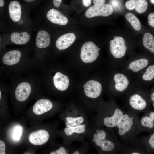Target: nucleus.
I'll use <instances>...</instances> for the list:
<instances>
[{
    "label": "nucleus",
    "instance_id": "nucleus-1",
    "mask_svg": "<svg viewBox=\"0 0 154 154\" xmlns=\"http://www.w3.org/2000/svg\"><path fill=\"white\" fill-rule=\"evenodd\" d=\"M8 78V93L17 102H24L31 97L40 96L44 93L39 75L32 74Z\"/></svg>",
    "mask_w": 154,
    "mask_h": 154
},
{
    "label": "nucleus",
    "instance_id": "nucleus-2",
    "mask_svg": "<svg viewBox=\"0 0 154 154\" xmlns=\"http://www.w3.org/2000/svg\"><path fill=\"white\" fill-rule=\"evenodd\" d=\"M86 137L98 154H112L119 152L121 143L114 129L90 125Z\"/></svg>",
    "mask_w": 154,
    "mask_h": 154
},
{
    "label": "nucleus",
    "instance_id": "nucleus-3",
    "mask_svg": "<svg viewBox=\"0 0 154 154\" xmlns=\"http://www.w3.org/2000/svg\"><path fill=\"white\" fill-rule=\"evenodd\" d=\"M77 112L72 111L64 116L65 127L62 132L65 144L82 142L86 137L90 125L88 118L84 113Z\"/></svg>",
    "mask_w": 154,
    "mask_h": 154
},
{
    "label": "nucleus",
    "instance_id": "nucleus-4",
    "mask_svg": "<svg viewBox=\"0 0 154 154\" xmlns=\"http://www.w3.org/2000/svg\"><path fill=\"white\" fill-rule=\"evenodd\" d=\"M115 129L122 143L125 145L135 143L138 135L143 132L138 114L128 110L120 119Z\"/></svg>",
    "mask_w": 154,
    "mask_h": 154
},
{
    "label": "nucleus",
    "instance_id": "nucleus-5",
    "mask_svg": "<svg viewBox=\"0 0 154 154\" xmlns=\"http://www.w3.org/2000/svg\"><path fill=\"white\" fill-rule=\"evenodd\" d=\"M99 106V112L92 118L93 123L96 125L115 129L117 125L125 113L114 99L108 102H103Z\"/></svg>",
    "mask_w": 154,
    "mask_h": 154
},
{
    "label": "nucleus",
    "instance_id": "nucleus-6",
    "mask_svg": "<svg viewBox=\"0 0 154 154\" xmlns=\"http://www.w3.org/2000/svg\"><path fill=\"white\" fill-rule=\"evenodd\" d=\"M125 101L128 110L138 114L150 109L149 91L135 82L125 95Z\"/></svg>",
    "mask_w": 154,
    "mask_h": 154
},
{
    "label": "nucleus",
    "instance_id": "nucleus-7",
    "mask_svg": "<svg viewBox=\"0 0 154 154\" xmlns=\"http://www.w3.org/2000/svg\"><path fill=\"white\" fill-rule=\"evenodd\" d=\"M112 76L114 95L118 97L125 96L135 83L134 77L119 69L115 70Z\"/></svg>",
    "mask_w": 154,
    "mask_h": 154
},
{
    "label": "nucleus",
    "instance_id": "nucleus-8",
    "mask_svg": "<svg viewBox=\"0 0 154 154\" xmlns=\"http://www.w3.org/2000/svg\"><path fill=\"white\" fill-rule=\"evenodd\" d=\"M100 49L93 42H85L81 49L80 58L85 63L92 62L95 61L99 55Z\"/></svg>",
    "mask_w": 154,
    "mask_h": 154
},
{
    "label": "nucleus",
    "instance_id": "nucleus-9",
    "mask_svg": "<svg viewBox=\"0 0 154 154\" xmlns=\"http://www.w3.org/2000/svg\"><path fill=\"white\" fill-rule=\"evenodd\" d=\"M149 64V61L147 59L139 58L122 66L119 70L134 77L145 69Z\"/></svg>",
    "mask_w": 154,
    "mask_h": 154
},
{
    "label": "nucleus",
    "instance_id": "nucleus-10",
    "mask_svg": "<svg viewBox=\"0 0 154 154\" xmlns=\"http://www.w3.org/2000/svg\"><path fill=\"white\" fill-rule=\"evenodd\" d=\"M134 78L135 83L144 88L154 84V64L149 65Z\"/></svg>",
    "mask_w": 154,
    "mask_h": 154
},
{
    "label": "nucleus",
    "instance_id": "nucleus-11",
    "mask_svg": "<svg viewBox=\"0 0 154 154\" xmlns=\"http://www.w3.org/2000/svg\"><path fill=\"white\" fill-rule=\"evenodd\" d=\"M109 43L110 50L112 54L117 59L123 58L125 55L127 47L124 38L120 36H114Z\"/></svg>",
    "mask_w": 154,
    "mask_h": 154
},
{
    "label": "nucleus",
    "instance_id": "nucleus-12",
    "mask_svg": "<svg viewBox=\"0 0 154 154\" xmlns=\"http://www.w3.org/2000/svg\"><path fill=\"white\" fill-rule=\"evenodd\" d=\"M113 9L109 4H104L103 5L97 7L92 6L89 8L85 13V16L90 18L95 16H108L113 13Z\"/></svg>",
    "mask_w": 154,
    "mask_h": 154
},
{
    "label": "nucleus",
    "instance_id": "nucleus-13",
    "mask_svg": "<svg viewBox=\"0 0 154 154\" xmlns=\"http://www.w3.org/2000/svg\"><path fill=\"white\" fill-rule=\"evenodd\" d=\"M83 87L86 96L91 98H95L98 97L102 91L101 84L95 80L88 81L84 84Z\"/></svg>",
    "mask_w": 154,
    "mask_h": 154
},
{
    "label": "nucleus",
    "instance_id": "nucleus-14",
    "mask_svg": "<svg viewBox=\"0 0 154 154\" xmlns=\"http://www.w3.org/2000/svg\"><path fill=\"white\" fill-rule=\"evenodd\" d=\"M53 107V104L50 100L42 98L35 102L32 107V110L35 114L40 115L50 111Z\"/></svg>",
    "mask_w": 154,
    "mask_h": 154
},
{
    "label": "nucleus",
    "instance_id": "nucleus-15",
    "mask_svg": "<svg viewBox=\"0 0 154 154\" xmlns=\"http://www.w3.org/2000/svg\"><path fill=\"white\" fill-rule=\"evenodd\" d=\"M140 121L143 131L154 132V111L150 109L145 112Z\"/></svg>",
    "mask_w": 154,
    "mask_h": 154
},
{
    "label": "nucleus",
    "instance_id": "nucleus-16",
    "mask_svg": "<svg viewBox=\"0 0 154 154\" xmlns=\"http://www.w3.org/2000/svg\"><path fill=\"white\" fill-rule=\"evenodd\" d=\"M49 138L48 132L46 130L42 129L31 133L29 135L28 139L32 144L40 145L46 143Z\"/></svg>",
    "mask_w": 154,
    "mask_h": 154
},
{
    "label": "nucleus",
    "instance_id": "nucleus-17",
    "mask_svg": "<svg viewBox=\"0 0 154 154\" xmlns=\"http://www.w3.org/2000/svg\"><path fill=\"white\" fill-rule=\"evenodd\" d=\"M52 79L54 86L59 91H65L68 87L69 84L68 77L60 72H55Z\"/></svg>",
    "mask_w": 154,
    "mask_h": 154
},
{
    "label": "nucleus",
    "instance_id": "nucleus-18",
    "mask_svg": "<svg viewBox=\"0 0 154 154\" xmlns=\"http://www.w3.org/2000/svg\"><path fill=\"white\" fill-rule=\"evenodd\" d=\"M75 39L76 36L74 33L64 34L58 38L56 42V46L60 50L66 49L73 43Z\"/></svg>",
    "mask_w": 154,
    "mask_h": 154
},
{
    "label": "nucleus",
    "instance_id": "nucleus-19",
    "mask_svg": "<svg viewBox=\"0 0 154 154\" xmlns=\"http://www.w3.org/2000/svg\"><path fill=\"white\" fill-rule=\"evenodd\" d=\"M46 17L50 21L54 24L64 25L68 23L67 17L55 9H50L47 13Z\"/></svg>",
    "mask_w": 154,
    "mask_h": 154
},
{
    "label": "nucleus",
    "instance_id": "nucleus-20",
    "mask_svg": "<svg viewBox=\"0 0 154 154\" xmlns=\"http://www.w3.org/2000/svg\"><path fill=\"white\" fill-rule=\"evenodd\" d=\"M119 152L121 154H152L147 152L143 146L136 143L131 145L121 143Z\"/></svg>",
    "mask_w": 154,
    "mask_h": 154
},
{
    "label": "nucleus",
    "instance_id": "nucleus-21",
    "mask_svg": "<svg viewBox=\"0 0 154 154\" xmlns=\"http://www.w3.org/2000/svg\"><path fill=\"white\" fill-rule=\"evenodd\" d=\"M135 143L143 146L147 152L153 154L154 153V132L138 138Z\"/></svg>",
    "mask_w": 154,
    "mask_h": 154
},
{
    "label": "nucleus",
    "instance_id": "nucleus-22",
    "mask_svg": "<svg viewBox=\"0 0 154 154\" xmlns=\"http://www.w3.org/2000/svg\"><path fill=\"white\" fill-rule=\"evenodd\" d=\"M50 40V38L48 32L44 30L40 31L36 36V46L39 48H45L49 45Z\"/></svg>",
    "mask_w": 154,
    "mask_h": 154
},
{
    "label": "nucleus",
    "instance_id": "nucleus-23",
    "mask_svg": "<svg viewBox=\"0 0 154 154\" xmlns=\"http://www.w3.org/2000/svg\"><path fill=\"white\" fill-rule=\"evenodd\" d=\"M21 6L17 1H13L9 3L8 9L10 17L14 22L18 21L20 19L22 12Z\"/></svg>",
    "mask_w": 154,
    "mask_h": 154
},
{
    "label": "nucleus",
    "instance_id": "nucleus-24",
    "mask_svg": "<svg viewBox=\"0 0 154 154\" xmlns=\"http://www.w3.org/2000/svg\"><path fill=\"white\" fill-rule=\"evenodd\" d=\"M30 38L29 35L26 32H14L11 34L10 37L11 41L14 43L18 45L26 44L29 41Z\"/></svg>",
    "mask_w": 154,
    "mask_h": 154
},
{
    "label": "nucleus",
    "instance_id": "nucleus-25",
    "mask_svg": "<svg viewBox=\"0 0 154 154\" xmlns=\"http://www.w3.org/2000/svg\"><path fill=\"white\" fill-rule=\"evenodd\" d=\"M144 47L151 53L154 54V37L150 33H145L143 39Z\"/></svg>",
    "mask_w": 154,
    "mask_h": 154
},
{
    "label": "nucleus",
    "instance_id": "nucleus-26",
    "mask_svg": "<svg viewBox=\"0 0 154 154\" xmlns=\"http://www.w3.org/2000/svg\"><path fill=\"white\" fill-rule=\"evenodd\" d=\"M127 21L135 30L139 31L141 29L140 22L137 18L132 13L128 12L125 15Z\"/></svg>",
    "mask_w": 154,
    "mask_h": 154
},
{
    "label": "nucleus",
    "instance_id": "nucleus-27",
    "mask_svg": "<svg viewBox=\"0 0 154 154\" xmlns=\"http://www.w3.org/2000/svg\"><path fill=\"white\" fill-rule=\"evenodd\" d=\"M89 149V143L84 140L78 147L76 148L75 147L70 154H87Z\"/></svg>",
    "mask_w": 154,
    "mask_h": 154
},
{
    "label": "nucleus",
    "instance_id": "nucleus-28",
    "mask_svg": "<svg viewBox=\"0 0 154 154\" xmlns=\"http://www.w3.org/2000/svg\"><path fill=\"white\" fill-rule=\"evenodd\" d=\"M75 147L71 144H65L60 146L55 150L51 151L50 154H70Z\"/></svg>",
    "mask_w": 154,
    "mask_h": 154
},
{
    "label": "nucleus",
    "instance_id": "nucleus-29",
    "mask_svg": "<svg viewBox=\"0 0 154 154\" xmlns=\"http://www.w3.org/2000/svg\"><path fill=\"white\" fill-rule=\"evenodd\" d=\"M148 3L145 0H135V9L137 12L142 13L145 12L147 8Z\"/></svg>",
    "mask_w": 154,
    "mask_h": 154
},
{
    "label": "nucleus",
    "instance_id": "nucleus-30",
    "mask_svg": "<svg viewBox=\"0 0 154 154\" xmlns=\"http://www.w3.org/2000/svg\"><path fill=\"white\" fill-rule=\"evenodd\" d=\"M22 128L19 126L15 127L13 133V137L15 140H18L20 139L22 133Z\"/></svg>",
    "mask_w": 154,
    "mask_h": 154
},
{
    "label": "nucleus",
    "instance_id": "nucleus-31",
    "mask_svg": "<svg viewBox=\"0 0 154 154\" xmlns=\"http://www.w3.org/2000/svg\"><path fill=\"white\" fill-rule=\"evenodd\" d=\"M110 5L112 7L113 10H118L120 9L121 6V1L119 0H111Z\"/></svg>",
    "mask_w": 154,
    "mask_h": 154
},
{
    "label": "nucleus",
    "instance_id": "nucleus-32",
    "mask_svg": "<svg viewBox=\"0 0 154 154\" xmlns=\"http://www.w3.org/2000/svg\"><path fill=\"white\" fill-rule=\"evenodd\" d=\"M135 0H130L126 2L125 6L129 10H132L135 8Z\"/></svg>",
    "mask_w": 154,
    "mask_h": 154
},
{
    "label": "nucleus",
    "instance_id": "nucleus-33",
    "mask_svg": "<svg viewBox=\"0 0 154 154\" xmlns=\"http://www.w3.org/2000/svg\"><path fill=\"white\" fill-rule=\"evenodd\" d=\"M150 101L154 108V86L149 91Z\"/></svg>",
    "mask_w": 154,
    "mask_h": 154
},
{
    "label": "nucleus",
    "instance_id": "nucleus-34",
    "mask_svg": "<svg viewBox=\"0 0 154 154\" xmlns=\"http://www.w3.org/2000/svg\"><path fill=\"white\" fill-rule=\"evenodd\" d=\"M148 23L151 26L154 27V13H150L148 16Z\"/></svg>",
    "mask_w": 154,
    "mask_h": 154
},
{
    "label": "nucleus",
    "instance_id": "nucleus-35",
    "mask_svg": "<svg viewBox=\"0 0 154 154\" xmlns=\"http://www.w3.org/2000/svg\"><path fill=\"white\" fill-rule=\"evenodd\" d=\"M105 0H93V2L94 6L99 7L104 5Z\"/></svg>",
    "mask_w": 154,
    "mask_h": 154
},
{
    "label": "nucleus",
    "instance_id": "nucleus-36",
    "mask_svg": "<svg viewBox=\"0 0 154 154\" xmlns=\"http://www.w3.org/2000/svg\"><path fill=\"white\" fill-rule=\"evenodd\" d=\"M5 145L2 141H0V154H5Z\"/></svg>",
    "mask_w": 154,
    "mask_h": 154
},
{
    "label": "nucleus",
    "instance_id": "nucleus-37",
    "mask_svg": "<svg viewBox=\"0 0 154 154\" xmlns=\"http://www.w3.org/2000/svg\"><path fill=\"white\" fill-rule=\"evenodd\" d=\"M62 1L61 0H54L53 3L55 7H58L60 6Z\"/></svg>",
    "mask_w": 154,
    "mask_h": 154
},
{
    "label": "nucleus",
    "instance_id": "nucleus-38",
    "mask_svg": "<svg viewBox=\"0 0 154 154\" xmlns=\"http://www.w3.org/2000/svg\"><path fill=\"white\" fill-rule=\"evenodd\" d=\"M83 5L86 7L89 6L91 4L92 0H83L82 1Z\"/></svg>",
    "mask_w": 154,
    "mask_h": 154
},
{
    "label": "nucleus",
    "instance_id": "nucleus-39",
    "mask_svg": "<svg viewBox=\"0 0 154 154\" xmlns=\"http://www.w3.org/2000/svg\"><path fill=\"white\" fill-rule=\"evenodd\" d=\"M4 5V1L3 0H0V7H2Z\"/></svg>",
    "mask_w": 154,
    "mask_h": 154
},
{
    "label": "nucleus",
    "instance_id": "nucleus-40",
    "mask_svg": "<svg viewBox=\"0 0 154 154\" xmlns=\"http://www.w3.org/2000/svg\"><path fill=\"white\" fill-rule=\"evenodd\" d=\"M112 154H121V153L119 151V152H117L115 153H113Z\"/></svg>",
    "mask_w": 154,
    "mask_h": 154
},
{
    "label": "nucleus",
    "instance_id": "nucleus-41",
    "mask_svg": "<svg viewBox=\"0 0 154 154\" xmlns=\"http://www.w3.org/2000/svg\"><path fill=\"white\" fill-rule=\"evenodd\" d=\"M25 1L28 2H30L31 1H34L33 0H25Z\"/></svg>",
    "mask_w": 154,
    "mask_h": 154
},
{
    "label": "nucleus",
    "instance_id": "nucleus-42",
    "mask_svg": "<svg viewBox=\"0 0 154 154\" xmlns=\"http://www.w3.org/2000/svg\"><path fill=\"white\" fill-rule=\"evenodd\" d=\"M150 1L152 3L154 4V0H151Z\"/></svg>",
    "mask_w": 154,
    "mask_h": 154
}]
</instances>
